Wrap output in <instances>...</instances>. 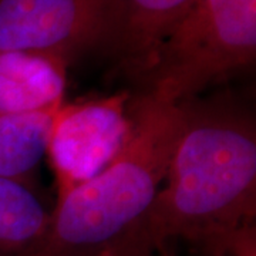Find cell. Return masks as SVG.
<instances>
[{"label":"cell","instance_id":"1","mask_svg":"<svg viewBox=\"0 0 256 256\" xmlns=\"http://www.w3.org/2000/svg\"><path fill=\"white\" fill-rule=\"evenodd\" d=\"M184 128L170 170L142 225L158 252L172 239L190 245L254 224L256 126L228 96L181 101Z\"/></svg>","mask_w":256,"mask_h":256},{"label":"cell","instance_id":"2","mask_svg":"<svg viewBox=\"0 0 256 256\" xmlns=\"http://www.w3.org/2000/svg\"><path fill=\"white\" fill-rule=\"evenodd\" d=\"M128 144L101 172L57 196L38 256L156 255L142 225L164 184L184 128L181 102L165 104L148 92L131 98Z\"/></svg>","mask_w":256,"mask_h":256},{"label":"cell","instance_id":"3","mask_svg":"<svg viewBox=\"0 0 256 256\" xmlns=\"http://www.w3.org/2000/svg\"><path fill=\"white\" fill-rule=\"evenodd\" d=\"M256 0H195L140 78L160 102L191 100L255 63Z\"/></svg>","mask_w":256,"mask_h":256},{"label":"cell","instance_id":"4","mask_svg":"<svg viewBox=\"0 0 256 256\" xmlns=\"http://www.w3.org/2000/svg\"><path fill=\"white\" fill-rule=\"evenodd\" d=\"M131 98L120 92L60 106L47 146L57 196L101 172L127 146L134 128Z\"/></svg>","mask_w":256,"mask_h":256},{"label":"cell","instance_id":"5","mask_svg":"<svg viewBox=\"0 0 256 256\" xmlns=\"http://www.w3.org/2000/svg\"><path fill=\"white\" fill-rule=\"evenodd\" d=\"M110 0H0V53L58 56L72 62L97 48Z\"/></svg>","mask_w":256,"mask_h":256},{"label":"cell","instance_id":"6","mask_svg":"<svg viewBox=\"0 0 256 256\" xmlns=\"http://www.w3.org/2000/svg\"><path fill=\"white\" fill-rule=\"evenodd\" d=\"M195 0H110L98 50L122 74L140 82L156 48Z\"/></svg>","mask_w":256,"mask_h":256},{"label":"cell","instance_id":"7","mask_svg":"<svg viewBox=\"0 0 256 256\" xmlns=\"http://www.w3.org/2000/svg\"><path fill=\"white\" fill-rule=\"evenodd\" d=\"M70 62L58 56L0 53V116L53 110L64 102Z\"/></svg>","mask_w":256,"mask_h":256},{"label":"cell","instance_id":"8","mask_svg":"<svg viewBox=\"0 0 256 256\" xmlns=\"http://www.w3.org/2000/svg\"><path fill=\"white\" fill-rule=\"evenodd\" d=\"M52 220L33 188L0 176V256H38Z\"/></svg>","mask_w":256,"mask_h":256},{"label":"cell","instance_id":"9","mask_svg":"<svg viewBox=\"0 0 256 256\" xmlns=\"http://www.w3.org/2000/svg\"><path fill=\"white\" fill-rule=\"evenodd\" d=\"M58 108L0 116V176L34 190V175L47 156L48 138Z\"/></svg>","mask_w":256,"mask_h":256},{"label":"cell","instance_id":"10","mask_svg":"<svg viewBox=\"0 0 256 256\" xmlns=\"http://www.w3.org/2000/svg\"><path fill=\"white\" fill-rule=\"evenodd\" d=\"M192 256H256L255 222L192 244Z\"/></svg>","mask_w":256,"mask_h":256},{"label":"cell","instance_id":"11","mask_svg":"<svg viewBox=\"0 0 256 256\" xmlns=\"http://www.w3.org/2000/svg\"><path fill=\"white\" fill-rule=\"evenodd\" d=\"M156 256H175L171 250H170V248L168 246H164V248H161L158 252H156Z\"/></svg>","mask_w":256,"mask_h":256},{"label":"cell","instance_id":"12","mask_svg":"<svg viewBox=\"0 0 256 256\" xmlns=\"http://www.w3.org/2000/svg\"><path fill=\"white\" fill-rule=\"evenodd\" d=\"M122 256H156V255H150V254H127V255Z\"/></svg>","mask_w":256,"mask_h":256}]
</instances>
